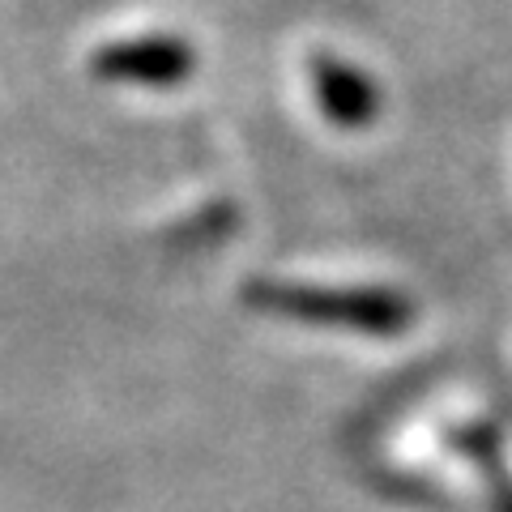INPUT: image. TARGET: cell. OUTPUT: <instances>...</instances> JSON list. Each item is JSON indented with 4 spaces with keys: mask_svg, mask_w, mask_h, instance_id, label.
Wrapping results in <instances>:
<instances>
[{
    "mask_svg": "<svg viewBox=\"0 0 512 512\" xmlns=\"http://www.w3.org/2000/svg\"><path fill=\"white\" fill-rule=\"evenodd\" d=\"M312 86L325 120H333L338 128H367L380 116L376 82L338 56H312Z\"/></svg>",
    "mask_w": 512,
    "mask_h": 512,
    "instance_id": "3957f363",
    "label": "cell"
},
{
    "mask_svg": "<svg viewBox=\"0 0 512 512\" xmlns=\"http://www.w3.org/2000/svg\"><path fill=\"white\" fill-rule=\"evenodd\" d=\"M197 69V56L184 39H124L90 56V73L124 86H180Z\"/></svg>",
    "mask_w": 512,
    "mask_h": 512,
    "instance_id": "7a4b0ae2",
    "label": "cell"
},
{
    "mask_svg": "<svg viewBox=\"0 0 512 512\" xmlns=\"http://www.w3.org/2000/svg\"><path fill=\"white\" fill-rule=\"evenodd\" d=\"M248 303L256 312H274L308 325L355 329V333H402L414 308L397 291H333V286H291V282H256L248 286Z\"/></svg>",
    "mask_w": 512,
    "mask_h": 512,
    "instance_id": "6da1fadb",
    "label": "cell"
}]
</instances>
